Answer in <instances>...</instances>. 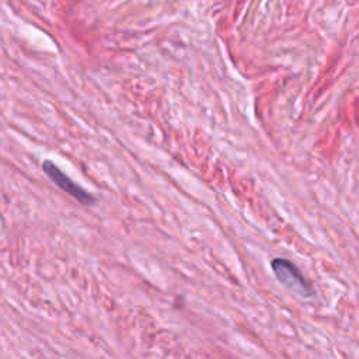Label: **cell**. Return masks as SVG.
<instances>
[{
	"mask_svg": "<svg viewBox=\"0 0 359 359\" xmlns=\"http://www.w3.org/2000/svg\"><path fill=\"white\" fill-rule=\"evenodd\" d=\"M272 271L276 276V279L293 294L306 299L313 294V289L310 283L304 279V276L300 273V271L293 265L290 261L283 258H276L271 262Z\"/></svg>",
	"mask_w": 359,
	"mask_h": 359,
	"instance_id": "cell-1",
	"label": "cell"
},
{
	"mask_svg": "<svg viewBox=\"0 0 359 359\" xmlns=\"http://www.w3.org/2000/svg\"><path fill=\"white\" fill-rule=\"evenodd\" d=\"M42 170L56 187H59L63 192L73 196L80 203L93 205L95 202V199L91 194H88L84 188H81L79 184H76L73 180H70L53 161L45 160L42 163Z\"/></svg>",
	"mask_w": 359,
	"mask_h": 359,
	"instance_id": "cell-2",
	"label": "cell"
}]
</instances>
